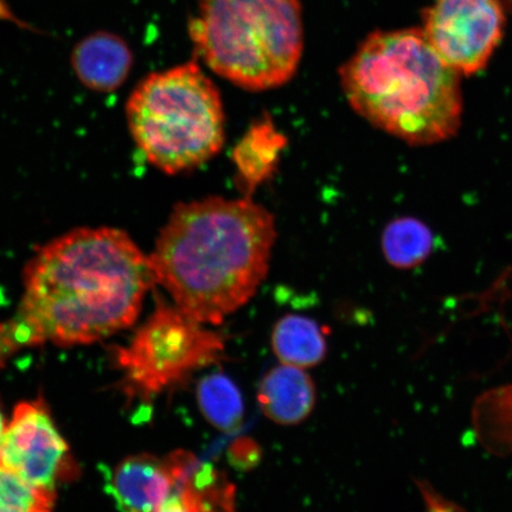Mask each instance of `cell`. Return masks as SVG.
<instances>
[{
  "mask_svg": "<svg viewBox=\"0 0 512 512\" xmlns=\"http://www.w3.org/2000/svg\"><path fill=\"white\" fill-rule=\"evenodd\" d=\"M153 285L150 256L123 230L74 229L32 255L16 316L2 326L15 347L93 343L136 322Z\"/></svg>",
  "mask_w": 512,
  "mask_h": 512,
  "instance_id": "6da1fadb",
  "label": "cell"
},
{
  "mask_svg": "<svg viewBox=\"0 0 512 512\" xmlns=\"http://www.w3.org/2000/svg\"><path fill=\"white\" fill-rule=\"evenodd\" d=\"M275 240L273 215L249 197L181 203L149 255L153 277L183 315L217 325L264 283Z\"/></svg>",
  "mask_w": 512,
  "mask_h": 512,
  "instance_id": "7a4b0ae2",
  "label": "cell"
},
{
  "mask_svg": "<svg viewBox=\"0 0 512 512\" xmlns=\"http://www.w3.org/2000/svg\"><path fill=\"white\" fill-rule=\"evenodd\" d=\"M459 75L420 29L376 31L339 69L352 110L414 146L445 142L458 132Z\"/></svg>",
  "mask_w": 512,
  "mask_h": 512,
  "instance_id": "3957f363",
  "label": "cell"
},
{
  "mask_svg": "<svg viewBox=\"0 0 512 512\" xmlns=\"http://www.w3.org/2000/svg\"><path fill=\"white\" fill-rule=\"evenodd\" d=\"M189 32L198 59L247 91L285 85L303 56L299 0H201Z\"/></svg>",
  "mask_w": 512,
  "mask_h": 512,
  "instance_id": "277c9868",
  "label": "cell"
},
{
  "mask_svg": "<svg viewBox=\"0 0 512 512\" xmlns=\"http://www.w3.org/2000/svg\"><path fill=\"white\" fill-rule=\"evenodd\" d=\"M126 117L147 162L166 174L197 168L224 144L219 89L196 62L147 76L128 99Z\"/></svg>",
  "mask_w": 512,
  "mask_h": 512,
  "instance_id": "5b68a950",
  "label": "cell"
},
{
  "mask_svg": "<svg viewBox=\"0 0 512 512\" xmlns=\"http://www.w3.org/2000/svg\"><path fill=\"white\" fill-rule=\"evenodd\" d=\"M223 351L220 335L176 306L159 303L130 345L118 351V363L133 389L150 396L219 361Z\"/></svg>",
  "mask_w": 512,
  "mask_h": 512,
  "instance_id": "8992f818",
  "label": "cell"
},
{
  "mask_svg": "<svg viewBox=\"0 0 512 512\" xmlns=\"http://www.w3.org/2000/svg\"><path fill=\"white\" fill-rule=\"evenodd\" d=\"M504 24L501 0H435L425 11L422 31L448 66L471 75L488 64Z\"/></svg>",
  "mask_w": 512,
  "mask_h": 512,
  "instance_id": "52a82bcc",
  "label": "cell"
},
{
  "mask_svg": "<svg viewBox=\"0 0 512 512\" xmlns=\"http://www.w3.org/2000/svg\"><path fill=\"white\" fill-rule=\"evenodd\" d=\"M68 446L41 401L23 402L5 428L0 466L38 489L55 492L66 469Z\"/></svg>",
  "mask_w": 512,
  "mask_h": 512,
  "instance_id": "ba28073f",
  "label": "cell"
},
{
  "mask_svg": "<svg viewBox=\"0 0 512 512\" xmlns=\"http://www.w3.org/2000/svg\"><path fill=\"white\" fill-rule=\"evenodd\" d=\"M165 460L147 454L128 457L105 470V489L119 512H156L174 491Z\"/></svg>",
  "mask_w": 512,
  "mask_h": 512,
  "instance_id": "9c48e42d",
  "label": "cell"
},
{
  "mask_svg": "<svg viewBox=\"0 0 512 512\" xmlns=\"http://www.w3.org/2000/svg\"><path fill=\"white\" fill-rule=\"evenodd\" d=\"M133 54L123 38L98 31L73 50L72 67L83 86L100 93L118 89L130 75Z\"/></svg>",
  "mask_w": 512,
  "mask_h": 512,
  "instance_id": "30bf717a",
  "label": "cell"
},
{
  "mask_svg": "<svg viewBox=\"0 0 512 512\" xmlns=\"http://www.w3.org/2000/svg\"><path fill=\"white\" fill-rule=\"evenodd\" d=\"M258 401L266 418L283 426L298 425L316 405V388L302 368L281 364L260 382Z\"/></svg>",
  "mask_w": 512,
  "mask_h": 512,
  "instance_id": "8fae6325",
  "label": "cell"
},
{
  "mask_svg": "<svg viewBox=\"0 0 512 512\" xmlns=\"http://www.w3.org/2000/svg\"><path fill=\"white\" fill-rule=\"evenodd\" d=\"M285 145L284 134L268 118L249 128L233 152L238 179L247 192H252L274 174Z\"/></svg>",
  "mask_w": 512,
  "mask_h": 512,
  "instance_id": "7c38bea8",
  "label": "cell"
},
{
  "mask_svg": "<svg viewBox=\"0 0 512 512\" xmlns=\"http://www.w3.org/2000/svg\"><path fill=\"white\" fill-rule=\"evenodd\" d=\"M272 347L281 363L302 369L317 366L328 352L322 326L300 315L278 320L272 332Z\"/></svg>",
  "mask_w": 512,
  "mask_h": 512,
  "instance_id": "4fadbf2b",
  "label": "cell"
},
{
  "mask_svg": "<svg viewBox=\"0 0 512 512\" xmlns=\"http://www.w3.org/2000/svg\"><path fill=\"white\" fill-rule=\"evenodd\" d=\"M472 428L485 451L512 456V384L479 396L472 409Z\"/></svg>",
  "mask_w": 512,
  "mask_h": 512,
  "instance_id": "5bb4252c",
  "label": "cell"
},
{
  "mask_svg": "<svg viewBox=\"0 0 512 512\" xmlns=\"http://www.w3.org/2000/svg\"><path fill=\"white\" fill-rule=\"evenodd\" d=\"M433 249V234L419 220L402 217L388 224L382 234V251L390 266L408 270L424 262Z\"/></svg>",
  "mask_w": 512,
  "mask_h": 512,
  "instance_id": "9a60e30c",
  "label": "cell"
},
{
  "mask_svg": "<svg viewBox=\"0 0 512 512\" xmlns=\"http://www.w3.org/2000/svg\"><path fill=\"white\" fill-rule=\"evenodd\" d=\"M197 399L211 425L224 432L241 425L245 406L236 384L223 374H211L198 384Z\"/></svg>",
  "mask_w": 512,
  "mask_h": 512,
  "instance_id": "2e32d148",
  "label": "cell"
},
{
  "mask_svg": "<svg viewBox=\"0 0 512 512\" xmlns=\"http://www.w3.org/2000/svg\"><path fill=\"white\" fill-rule=\"evenodd\" d=\"M55 492L42 490L0 466V512H40L50 510Z\"/></svg>",
  "mask_w": 512,
  "mask_h": 512,
  "instance_id": "e0dca14e",
  "label": "cell"
},
{
  "mask_svg": "<svg viewBox=\"0 0 512 512\" xmlns=\"http://www.w3.org/2000/svg\"><path fill=\"white\" fill-rule=\"evenodd\" d=\"M156 512H200L196 505L188 497L172 491V494L166 501L160 505Z\"/></svg>",
  "mask_w": 512,
  "mask_h": 512,
  "instance_id": "ac0fdd59",
  "label": "cell"
},
{
  "mask_svg": "<svg viewBox=\"0 0 512 512\" xmlns=\"http://www.w3.org/2000/svg\"><path fill=\"white\" fill-rule=\"evenodd\" d=\"M255 445L251 444L248 445L247 440L238 441L233 447V458L235 459L236 463H245V464H254L256 458L249 457L248 452L254 450Z\"/></svg>",
  "mask_w": 512,
  "mask_h": 512,
  "instance_id": "d6986e66",
  "label": "cell"
},
{
  "mask_svg": "<svg viewBox=\"0 0 512 512\" xmlns=\"http://www.w3.org/2000/svg\"><path fill=\"white\" fill-rule=\"evenodd\" d=\"M5 433V424L2 412H0V452H2L3 438Z\"/></svg>",
  "mask_w": 512,
  "mask_h": 512,
  "instance_id": "ffe728a7",
  "label": "cell"
}]
</instances>
